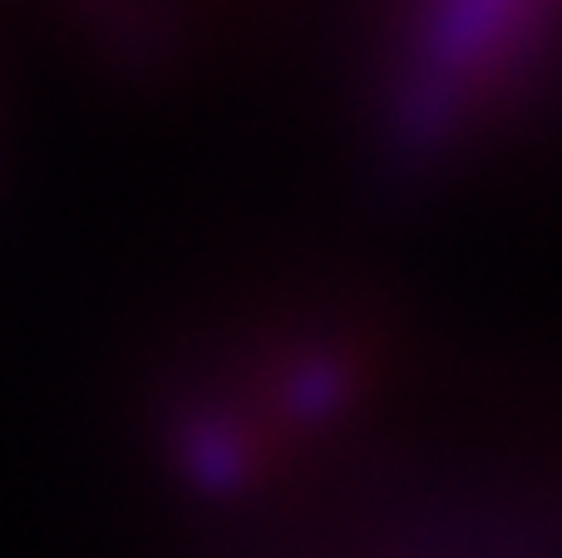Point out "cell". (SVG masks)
I'll return each instance as SVG.
<instances>
[]
</instances>
